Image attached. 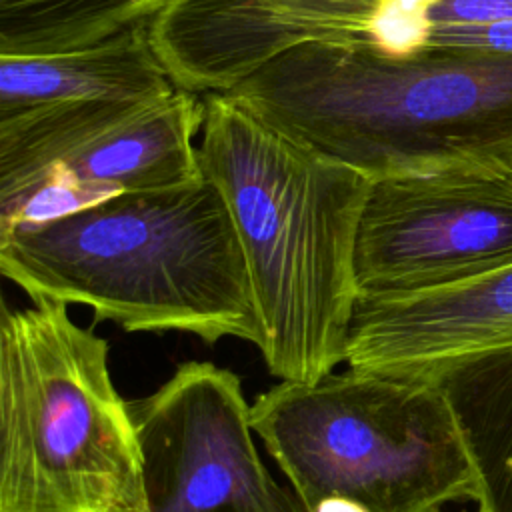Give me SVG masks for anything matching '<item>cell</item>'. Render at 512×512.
Here are the masks:
<instances>
[{
	"label": "cell",
	"mask_w": 512,
	"mask_h": 512,
	"mask_svg": "<svg viewBox=\"0 0 512 512\" xmlns=\"http://www.w3.org/2000/svg\"><path fill=\"white\" fill-rule=\"evenodd\" d=\"M428 374L442 388L472 458L486 512H512V346L440 362Z\"/></svg>",
	"instance_id": "cell-12"
},
{
	"label": "cell",
	"mask_w": 512,
	"mask_h": 512,
	"mask_svg": "<svg viewBox=\"0 0 512 512\" xmlns=\"http://www.w3.org/2000/svg\"><path fill=\"white\" fill-rule=\"evenodd\" d=\"M202 100L198 160L246 258L266 368L318 382L346 362L356 236L374 180L228 92Z\"/></svg>",
	"instance_id": "cell-1"
},
{
	"label": "cell",
	"mask_w": 512,
	"mask_h": 512,
	"mask_svg": "<svg viewBox=\"0 0 512 512\" xmlns=\"http://www.w3.org/2000/svg\"><path fill=\"white\" fill-rule=\"evenodd\" d=\"M0 512H146L138 436L108 342L64 302L2 308Z\"/></svg>",
	"instance_id": "cell-4"
},
{
	"label": "cell",
	"mask_w": 512,
	"mask_h": 512,
	"mask_svg": "<svg viewBox=\"0 0 512 512\" xmlns=\"http://www.w3.org/2000/svg\"><path fill=\"white\" fill-rule=\"evenodd\" d=\"M436 512H442V508H440V510H436ZM476 512H486V510H484L482 506H478V510H476Z\"/></svg>",
	"instance_id": "cell-15"
},
{
	"label": "cell",
	"mask_w": 512,
	"mask_h": 512,
	"mask_svg": "<svg viewBox=\"0 0 512 512\" xmlns=\"http://www.w3.org/2000/svg\"><path fill=\"white\" fill-rule=\"evenodd\" d=\"M512 262V164L374 180L354 250L358 296L462 282Z\"/></svg>",
	"instance_id": "cell-8"
},
{
	"label": "cell",
	"mask_w": 512,
	"mask_h": 512,
	"mask_svg": "<svg viewBox=\"0 0 512 512\" xmlns=\"http://www.w3.org/2000/svg\"><path fill=\"white\" fill-rule=\"evenodd\" d=\"M434 0H166L150 40L188 92H228L278 56L310 44L408 56L426 48Z\"/></svg>",
	"instance_id": "cell-7"
},
{
	"label": "cell",
	"mask_w": 512,
	"mask_h": 512,
	"mask_svg": "<svg viewBox=\"0 0 512 512\" xmlns=\"http://www.w3.org/2000/svg\"><path fill=\"white\" fill-rule=\"evenodd\" d=\"M0 272L34 302L82 304L126 332L262 338L230 210L206 178L2 230Z\"/></svg>",
	"instance_id": "cell-2"
},
{
	"label": "cell",
	"mask_w": 512,
	"mask_h": 512,
	"mask_svg": "<svg viewBox=\"0 0 512 512\" xmlns=\"http://www.w3.org/2000/svg\"><path fill=\"white\" fill-rule=\"evenodd\" d=\"M202 94L78 100L0 116V218L46 182L102 202L202 180Z\"/></svg>",
	"instance_id": "cell-6"
},
{
	"label": "cell",
	"mask_w": 512,
	"mask_h": 512,
	"mask_svg": "<svg viewBox=\"0 0 512 512\" xmlns=\"http://www.w3.org/2000/svg\"><path fill=\"white\" fill-rule=\"evenodd\" d=\"M142 454L146 512H308L264 466L240 378L184 362L128 400Z\"/></svg>",
	"instance_id": "cell-9"
},
{
	"label": "cell",
	"mask_w": 512,
	"mask_h": 512,
	"mask_svg": "<svg viewBox=\"0 0 512 512\" xmlns=\"http://www.w3.org/2000/svg\"><path fill=\"white\" fill-rule=\"evenodd\" d=\"M312 512H368V510L354 500H348L342 496H330V498H324Z\"/></svg>",
	"instance_id": "cell-14"
},
{
	"label": "cell",
	"mask_w": 512,
	"mask_h": 512,
	"mask_svg": "<svg viewBox=\"0 0 512 512\" xmlns=\"http://www.w3.org/2000/svg\"><path fill=\"white\" fill-rule=\"evenodd\" d=\"M148 24L66 52L0 56V116L56 102L148 100L174 92Z\"/></svg>",
	"instance_id": "cell-11"
},
{
	"label": "cell",
	"mask_w": 512,
	"mask_h": 512,
	"mask_svg": "<svg viewBox=\"0 0 512 512\" xmlns=\"http://www.w3.org/2000/svg\"><path fill=\"white\" fill-rule=\"evenodd\" d=\"M228 94L372 180L512 164V52L310 44Z\"/></svg>",
	"instance_id": "cell-3"
},
{
	"label": "cell",
	"mask_w": 512,
	"mask_h": 512,
	"mask_svg": "<svg viewBox=\"0 0 512 512\" xmlns=\"http://www.w3.org/2000/svg\"><path fill=\"white\" fill-rule=\"evenodd\" d=\"M500 346H512V262L438 288L358 296L346 362L358 370L420 374Z\"/></svg>",
	"instance_id": "cell-10"
},
{
	"label": "cell",
	"mask_w": 512,
	"mask_h": 512,
	"mask_svg": "<svg viewBox=\"0 0 512 512\" xmlns=\"http://www.w3.org/2000/svg\"><path fill=\"white\" fill-rule=\"evenodd\" d=\"M166 0H0V56L92 46L150 22Z\"/></svg>",
	"instance_id": "cell-13"
},
{
	"label": "cell",
	"mask_w": 512,
	"mask_h": 512,
	"mask_svg": "<svg viewBox=\"0 0 512 512\" xmlns=\"http://www.w3.org/2000/svg\"><path fill=\"white\" fill-rule=\"evenodd\" d=\"M250 418L308 512L330 496L368 512H436L480 498L454 412L428 374L348 368L312 384L280 380Z\"/></svg>",
	"instance_id": "cell-5"
}]
</instances>
